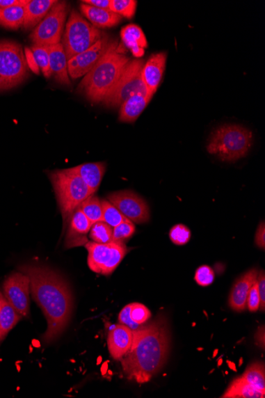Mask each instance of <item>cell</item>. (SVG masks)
<instances>
[{
  "label": "cell",
  "instance_id": "23",
  "mask_svg": "<svg viewBox=\"0 0 265 398\" xmlns=\"http://www.w3.org/2000/svg\"><path fill=\"white\" fill-rule=\"evenodd\" d=\"M58 3L56 0H30L25 7V19L24 28L32 29L47 16L54 5Z\"/></svg>",
  "mask_w": 265,
  "mask_h": 398
},
{
  "label": "cell",
  "instance_id": "7",
  "mask_svg": "<svg viewBox=\"0 0 265 398\" xmlns=\"http://www.w3.org/2000/svg\"><path fill=\"white\" fill-rule=\"evenodd\" d=\"M27 75L28 66L21 45L0 41V91L20 85Z\"/></svg>",
  "mask_w": 265,
  "mask_h": 398
},
{
  "label": "cell",
  "instance_id": "40",
  "mask_svg": "<svg viewBox=\"0 0 265 398\" xmlns=\"http://www.w3.org/2000/svg\"><path fill=\"white\" fill-rule=\"evenodd\" d=\"M26 61L27 66L36 74H39V67L31 48H25Z\"/></svg>",
  "mask_w": 265,
  "mask_h": 398
},
{
  "label": "cell",
  "instance_id": "42",
  "mask_svg": "<svg viewBox=\"0 0 265 398\" xmlns=\"http://www.w3.org/2000/svg\"><path fill=\"white\" fill-rule=\"evenodd\" d=\"M81 3L94 8L106 10L109 9L110 6V0H83Z\"/></svg>",
  "mask_w": 265,
  "mask_h": 398
},
{
  "label": "cell",
  "instance_id": "32",
  "mask_svg": "<svg viewBox=\"0 0 265 398\" xmlns=\"http://www.w3.org/2000/svg\"><path fill=\"white\" fill-rule=\"evenodd\" d=\"M136 8L135 0H110L109 9L112 13L127 19L133 18Z\"/></svg>",
  "mask_w": 265,
  "mask_h": 398
},
{
  "label": "cell",
  "instance_id": "25",
  "mask_svg": "<svg viewBox=\"0 0 265 398\" xmlns=\"http://www.w3.org/2000/svg\"><path fill=\"white\" fill-rule=\"evenodd\" d=\"M22 317L5 296L0 294V328L3 339L20 321Z\"/></svg>",
  "mask_w": 265,
  "mask_h": 398
},
{
  "label": "cell",
  "instance_id": "39",
  "mask_svg": "<svg viewBox=\"0 0 265 398\" xmlns=\"http://www.w3.org/2000/svg\"><path fill=\"white\" fill-rule=\"evenodd\" d=\"M257 290L259 296H260V308L262 311H264L265 308V274L264 271H262L258 273L257 278Z\"/></svg>",
  "mask_w": 265,
  "mask_h": 398
},
{
  "label": "cell",
  "instance_id": "2",
  "mask_svg": "<svg viewBox=\"0 0 265 398\" xmlns=\"http://www.w3.org/2000/svg\"><path fill=\"white\" fill-rule=\"evenodd\" d=\"M168 353V327L159 318L133 331L131 349L122 360L124 374L139 384L148 383L165 365Z\"/></svg>",
  "mask_w": 265,
  "mask_h": 398
},
{
  "label": "cell",
  "instance_id": "4",
  "mask_svg": "<svg viewBox=\"0 0 265 398\" xmlns=\"http://www.w3.org/2000/svg\"><path fill=\"white\" fill-rule=\"evenodd\" d=\"M63 217L66 231L70 218L83 202L95 194L80 176L70 169L55 170L49 175Z\"/></svg>",
  "mask_w": 265,
  "mask_h": 398
},
{
  "label": "cell",
  "instance_id": "24",
  "mask_svg": "<svg viewBox=\"0 0 265 398\" xmlns=\"http://www.w3.org/2000/svg\"><path fill=\"white\" fill-rule=\"evenodd\" d=\"M30 0L24 3L8 8H0V25L11 30L19 29L24 26L25 19V7Z\"/></svg>",
  "mask_w": 265,
  "mask_h": 398
},
{
  "label": "cell",
  "instance_id": "44",
  "mask_svg": "<svg viewBox=\"0 0 265 398\" xmlns=\"http://www.w3.org/2000/svg\"><path fill=\"white\" fill-rule=\"evenodd\" d=\"M26 0H0V8H8L24 3Z\"/></svg>",
  "mask_w": 265,
  "mask_h": 398
},
{
  "label": "cell",
  "instance_id": "35",
  "mask_svg": "<svg viewBox=\"0 0 265 398\" xmlns=\"http://www.w3.org/2000/svg\"><path fill=\"white\" fill-rule=\"evenodd\" d=\"M152 314L149 308L139 303H132L131 310V317L134 323L142 325L147 322Z\"/></svg>",
  "mask_w": 265,
  "mask_h": 398
},
{
  "label": "cell",
  "instance_id": "10",
  "mask_svg": "<svg viewBox=\"0 0 265 398\" xmlns=\"http://www.w3.org/2000/svg\"><path fill=\"white\" fill-rule=\"evenodd\" d=\"M70 6L66 2H58L49 11L31 33V39L33 44L53 46L61 41L64 26Z\"/></svg>",
  "mask_w": 265,
  "mask_h": 398
},
{
  "label": "cell",
  "instance_id": "21",
  "mask_svg": "<svg viewBox=\"0 0 265 398\" xmlns=\"http://www.w3.org/2000/svg\"><path fill=\"white\" fill-rule=\"evenodd\" d=\"M81 10L82 14L91 22V24L95 28H110L120 24L122 19V17L114 13L111 10L100 9L92 7L87 4L81 3Z\"/></svg>",
  "mask_w": 265,
  "mask_h": 398
},
{
  "label": "cell",
  "instance_id": "37",
  "mask_svg": "<svg viewBox=\"0 0 265 398\" xmlns=\"http://www.w3.org/2000/svg\"><path fill=\"white\" fill-rule=\"evenodd\" d=\"M260 296H259L257 281L252 285L247 298V308L250 312H255L260 308Z\"/></svg>",
  "mask_w": 265,
  "mask_h": 398
},
{
  "label": "cell",
  "instance_id": "5",
  "mask_svg": "<svg viewBox=\"0 0 265 398\" xmlns=\"http://www.w3.org/2000/svg\"><path fill=\"white\" fill-rule=\"evenodd\" d=\"M252 134L239 125H223L214 131L208 142V153L223 161L233 162L244 158L252 147Z\"/></svg>",
  "mask_w": 265,
  "mask_h": 398
},
{
  "label": "cell",
  "instance_id": "33",
  "mask_svg": "<svg viewBox=\"0 0 265 398\" xmlns=\"http://www.w3.org/2000/svg\"><path fill=\"white\" fill-rule=\"evenodd\" d=\"M135 232V226L132 221L127 220L113 228L112 241L124 243V241L132 237Z\"/></svg>",
  "mask_w": 265,
  "mask_h": 398
},
{
  "label": "cell",
  "instance_id": "22",
  "mask_svg": "<svg viewBox=\"0 0 265 398\" xmlns=\"http://www.w3.org/2000/svg\"><path fill=\"white\" fill-rule=\"evenodd\" d=\"M70 170L80 176L92 191L95 193L99 188L106 171L104 162L82 164L70 168Z\"/></svg>",
  "mask_w": 265,
  "mask_h": 398
},
{
  "label": "cell",
  "instance_id": "18",
  "mask_svg": "<svg viewBox=\"0 0 265 398\" xmlns=\"http://www.w3.org/2000/svg\"><path fill=\"white\" fill-rule=\"evenodd\" d=\"M49 67L51 76L61 85L70 86V78L67 72V60L62 43L49 46Z\"/></svg>",
  "mask_w": 265,
  "mask_h": 398
},
{
  "label": "cell",
  "instance_id": "17",
  "mask_svg": "<svg viewBox=\"0 0 265 398\" xmlns=\"http://www.w3.org/2000/svg\"><path fill=\"white\" fill-rule=\"evenodd\" d=\"M132 341L133 331L125 325H117L107 336V346L111 357L115 360H122L131 349Z\"/></svg>",
  "mask_w": 265,
  "mask_h": 398
},
{
  "label": "cell",
  "instance_id": "41",
  "mask_svg": "<svg viewBox=\"0 0 265 398\" xmlns=\"http://www.w3.org/2000/svg\"><path fill=\"white\" fill-rule=\"evenodd\" d=\"M255 243L256 245L258 246L259 248L264 250L265 248V226L264 222L260 223L259 225L256 237H255Z\"/></svg>",
  "mask_w": 265,
  "mask_h": 398
},
{
  "label": "cell",
  "instance_id": "16",
  "mask_svg": "<svg viewBox=\"0 0 265 398\" xmlns=\"http://www.w3.org/2000/svg\"><path fill=\"white\" fill-rule=\"evenodd\" d=\"M167 55L159 53L151 56L142 70L144 85L151 95H154L162 80L166 70Z\"/></svg>",
  "mask_w": 265,
  "mask_h": 398
},
{
  "label": "cell",
  "instance_id": "3",
  "mask_svg": "<svg viewBox=\"0 0 265 398\" xmlns=\"http://www.w3.org/2000/svg\"><path fill=\"white\" fill-rule=\"evenodd\" d=\"M129 61V58L123 50V44H118L117 40L111 41L103 57L84 76L78 91L93 102H103L116 85Z\"/></svg>",
  "mask_w": 265,
  "mask_h": 398
},
{
  "label": "cell",
  "instance_id": "31",
  "mask_svg": "<svg viewBox=\"0 0 265 398\" xmlns=\"http://www.w3.org/2000/svg\"><path fill=\"white\" fill-rule=\"evenodd\" d=\"M31 50L37 61L39 69H41L45 77L49 78L51 76L49 67V46L33 44Z\"/></svg>",
  "mask_w": 265,
  "mask_h": 398
},
{
  "label": "cell",
  "instance_id": "11",
  "mask_svg": "<svg viewBox=\"0 0 265 398\" xmlns=\"http://www.w3.org/2000/svg\"><path fill=\"white\" fill-rule=\"evenodd\" d=\"M107 200L115 206L129 221L136 223H147L150 218V207L145 200L131 190L112 193Z\"/></svg>",
  "mask_w": 265,
  "mask_h": 398
},
{
  "label": "cell",
  "instance_id": "27",
  "mask_svg": "<svg viewBox=\"0 0 265 398\" xmlns=\"http://www.w3.org/2000/svg\"><path fill=\"white\" fill-rule=\"evenodd\" d=\"M258 391L265 395V371L264 364L255 363L246 369L241 376Z\"/></svg>",
  "mask_w": 265,
  "mask_h": 398
},
{
  "label": "cell",
  "instance_id": "19",
  "mask_svg": "<svg viewBox=\"0 0 265 398\" xmlns=\"http://www.w3.org/2000/svg\"><path fill=\"white\" fill-rule=\"evenodd\" d=\"M121 38L123 46L131 50L135 58H142L148 47L147 39L140 27L129 24L122 28Z\"/></svg>",
  "mask_w": 265,
  "mask_h": 398
},
{
  "label": "cell",
  "instance_id": "36",
  "mask_svg": "<svg viewBox=\"0 0 265 398\" xmlns=\"http://www.w3.org/2000/svg\"><path fill=\"white\" fill-rule=\"evenodd\" d=\"M195 280L201 287H208L214 282V273L209 266H201L195 271Z\"/></svg>",
  "mask_w": 265,
  "mask_h": 398
},
{
  "label": "cell",
  "instance_id": "38",
  "mask_svg": "<svg viewBox=\"0 0 265 398\" xmlns=\"http://www.w3.org/2000/svg\"><path fill=\"white\" fill-rule=\"evenodd\" d=\"M131 304L124 307L123 310L120 313V316H118V321H120L121 324L125 325V326L131 328L132 331H134L139 328L140 325H138L132 321L131 317Z\"/></svg>",
  "mask_w": 265,
  "mask_h": 398
},
{
  "label": "cell",
  "instance_id": "12",
  "mask_svg": "<svg viewBox=\"0 0 265 398\" xmlns=\"http://www.w3.org/2000/svg\"><path fill=\"white\" fill-rule=\"evenodd\" d=\"M30 278L22 272L10 274L3 285L5 298L24 317L30 316Z\"/></svg>",
  "mask_w": 265,
  "mask_h": 398
},
{
  "label": "cell",
  "instance_id": "14",
  "mask_svg": "<svg viewBox=\"0 0 265 398\" xmlns=\"http://www.w3.org/2000/svg\"><path fill=\"white\" fill-rule=\"evenodd\" d=\"M93 223L90 222L83 212L78 209L73 213L67 227L65 238L66 248H76L86 245L88 240L86 235L91 230Z\"/></svg>",
  "mask_w": 265,
  "mask_h": 398
},
{
  "label": "cell",
  "instance_id": "8",
  "mask_svg": "<svg viewBox=\"0 0 265 398\" xmlns=\"http://www.w3.org/2000/svg\"><path fill=\"white\" fill-rule=\"evenodd\" d=\"M144 65L143 60L129 61L116 85L107 95L103 102L106 106L117 108L135 94H150L142 78Z\"/></svg>",
  "mask_w": 265,
  "mask_h": 398
},
{
  "label": "cell",
  "instance_id": "29",
  "mask_svg": "<svg viewBox=\"0 0 265 398\" xmlns=\"http://www.w3.org/2000/svg\"><path fill=\"white\" fill-rule=\"evenodd\" d=\"M112 228L105 222L99 221L93 224L89 235L93 242L106 244L112 242Z\"/></svg>",
  "mask_w": 265,
  "mask_h": 398
},
{
  "label": "cell",
  "instance_id": "28",
  "mask_svg": "<svg viewBox=\"0 0 265 398\" xmlns=\"http://www.w3.org/2000/svg\"><path fill=\"white\" fill-rule=\"evenodd\" d=\"M79 209L83 212L93 224L103 221L102 202L97 196L92 195L91 197L83 202Z\"/></svg>",
  "mask_w": 265,
  "mask_h": 398
},
{
  "label": "cell",
  "instance_id": "30",
  "mask_svg": "<svg viewBox=\"0 0 265 398\" xmlns=\"http://www.w3.org/2000/svg\"><path fill=\"white\" fill-rule=\"evenodd\" d=\"M101 202L103 206V221L109 226L114 228L118 224L128 220L109 200H102Z\"/></svg>",
  "mask_w": 265,
  "mask_h": 398
},
{
  "label": "cell",
  "instance_id": "26",
  "mask_svg": "<svg viewBox=\"0 0 265 398\" xmlns=\"http://www.w3.org/2000/svg\"><path fill=\"white\" fill-rule=\"evenodd\" d=\"M223 398H264L265 395L256 390L246 381L240 377L233 381L227 391L222 396Z\"/></svg>",
  "mask_w": 265,
  "mask_h": 398
},
{
  "label": "cell",
  "instance_id": "13",
  "mask_svg": "<svg viewBox=\"0 0 265 398\" xmlns=\"http://www.w3.org/2000/svg\"><path fill=\"white\" fill-rule=\"evenodd\" d=\"M111 40L105 33L104 37L86 51L67 61V72L72 79L86 76L97 65L109 49Z\"/></svg>",
  "mask_w": 265,
  "mask_h": 398
},
{
  "label": "cell",
  "instance_id": "15",
  "mask_svg": "<svg viewBox=\"0 0 265 398\" xmlns=\"http://www.w3.org/2000/svg\"><path fill=\"white\" fill-rule=\"evenodd\" d=\"M257 269L247 271L236 280L230 294L229 305L233 310L242 312L247 308V298L252 285L257 281Z\"/></svg>",
  "mask_w": 265,
  "mask_h": 398
},
{
  "label": "cell",
  "instance_id": "43",
  "mask_svg": "<svg viewBox=\"0 0 265 398\" xmlns=\"http://www.w3.org/2000/svg\"><path fill=\"white\" fill-rule=\"evenodd\" d=\"M256 343L259 347H262L264 349L265 345V334H264V327L262 326L258 328L257 332L256 333Z\"/></svg>",
  "mask_w": 265,
  "mask_h": 398
},
{
  "label": "cell",
  "instance_id": "6",
  "mask_svg": "<svg viewBox=\"0 0 265 398\" xmlns=\"http://www.w3.org/2000/svg\"><path fill=\"white\" fill-rule=\"evenodd\" d=\"M103 33L93 26L76 10H72L67 22L62 46H63L67 60L80 54L104 37Z\"/></svg>",
  "mask_w": 265,
  "mask_h": 398
},
{
  "label": "cell",
  "instance_id": "34",
  "mask_svg": "<svg viewBox=\"0 0 265 398\" xmlns=\"http://www.w3.org/2000/svg\"><path fill=\"white\" fill-rule=\"evenodd\" d=\"M191 237L190 230L184 224H177L169 232V238L174 244L183 246L187 244Z\"/></svg>",
  "mask_w": 265,
  "mask_h": 398
},
{
  "label": "cell",
  "instance_id": "20",
  "mask_svg": "<svg viewBox=\"0 0 265 398\" xmlns=\"http://www.w3.org/2000/svg\"><path fill=\"white\" fill-rule=\"evenodd\" d=\"M153 97L150 94L137 93L128 98L121 105L120 120L122 122L136 121Z\"/></svg>",
  "mask_w": 265,
  "mask_h": 398
},
{
  "label": "cell",
  "instance_id": "1",
  "mask_svg": "<svg viewBox=\"0 0 265 398\" xmlns=\"http://www.w3.org/2000/svg\"><path fill=\"white\" fill-rule=\"evenodd\" d=\"M19 269L29 277L33 298L47 317L48 328L43 340L46 344L52 343L64 333L70 321L73 299L70 285L47 266L26 264Z\"/></svg>",
  "mask_w": 265,
  "mask_h": 398
},
{
  "label": "cell",
  "instance_id": "45",
  "mask_svg": "<svg viewBox=\"0 0 265 398\" xmlns=\"http://www.w3.org/2000/svg\"><path fill=\"white\" fill-rule=\"evenodd\" d=\"M3 335H2V331H1V328H0V341L3 340Z\"/></svg>",
  "mask_w": 265,
  "mask_h": 398
},
{
  "label": "cell",
  "instance_id": "9",
  "mask_svg": "<svg viewBox=\"0 0 265 398\" xmlns=\"http://www.w3.org/2000/svg\"><path fill=\"white\" fill-rule=\"evenodd\" d=\"M88 252V264L95 273L109 276L126 256L128 248L124 243L112 242L100 244L88 242L86 244Z\"/></svg>",
  "mask_w": 265,
  "mask_h": 398
}]
</instances>
